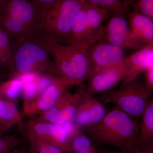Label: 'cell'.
<instances>
[{
	"mask_svg": "<svg viewBox=\"0 0 153 153\" xmlns=\"http://www.w3.org/2000/svg\"><path fill=\"white\" fill-rule=\"evenodd\" d=\"M106 43L123 49L138 50L144 45L135 36L123 16L115 15L106 26Z\"/></svg>",
	"mask_w": 153,
	"mask_h": 153,
	"instance_id": "cell-10",
	"label": "cell"
},
{
	"mask_svg": "<svg viewBox=\"0 0 153 153\" xmlns=\"http://www.w3.org/2000/svg\"><path fill=\"white\" fill-rule=\"evenodd\" d=\"M123 63L124 73L121 84L117 91L122 90L137 79L148 67L153 66V44L146 45L131 55L125 57Z\"/></svg>",
	"mask_w": 153,
	"mask_h": 153,
	"instance_id": "cell-11",
	"label": "cell"
},
{
	"mask_svg": "<svg viewBox=\"0 0 153 153\" xmlns=\"http://www.w3.org/2000/svg\"><path fill=\"white\" fill-rule=\"evenodd\" d=\"M128 24L135 36L144 45L153 44V20L138 12L128 14Z\"/></svg>",
	"mask_w": 153,
	"mask_h": 153,
	"instance_id": "cell-16",
	"label": "cell"
},
{
	"mask_svg": "<svg viewBox=\"0 0 153 153\" xmlns=\"http://www.w3.org/2000/svg\"><path fill=\"white\" fill-rule=\"evenodd\" d=\"M77 104V92L72 94L68 89L52 108L40 114L36 119L63 125L73 120Z\"/></svg>",
	"mask_w": 153,
	"mask_h": 153,
	"instance_id": "cell-14",
	"label": "cell"
},
{
	"mask_svg": "<svg viewBox=\"0 0 153 153\" xmlns=\"http://www.w3.org/2000/svg\"><path fill=\"white\" fill-rule=\"evenodd\" d=\"M43 9L32 0H4L0 3V28L11 41L41 33Z\"/></svg>",
	"mask_w": 153,
	"mask_h": 153,
	"instance_id": "cell-3",
	"label": "cell"
},
{
	"mask_svg": "<svg viewBox=\"0 0 153 153\" xmlns=\"http://www.w3.org/2000/svg\"><path fill=\"white\" fill-rule=\"evenodd\" d=\"M63 126L32 120L29 121L27 124V135L35 137L55 145L64 153H72L69 130Z\"/></svg>",
	"mask_w": 153,
	"mask_h": 153,
	"instance_id": "cell-8",
	"label": "cell"
},
{
	"mask_svg": "<svg viewBox=\"0 0 153 153\" xmlns=\"http://www.w3.org/2000/svg\"><path fill=\"white\" fill-rule=\"evenodd\" d=\"M123 1L124 3V8L127 7V6L128 5L129 1V0H123Z\"/></svg>",
	"mask_w": 153,
	"mask_h": 153,
	"instance_id": "cell-33",
	"label": "cell"
},
{
	"mask_svg": "<svg viewBox=\"0 0 153 153\" xmlns=\"http://www.w3.org/2000/svg\"><path fill=\"white\" fill-rule=\"evenodd\" d=\"M6 72H7V73L8 74H9L8 72L7 71H6V70L0 67V79H1V77L2 76L3 74H5Z\"/></svg>",
	"mask_w": 153,
	"mask_h": 153,
	"instance_id": "cell-31",
	"label": "cell"
},
{
	"mask_svg": "<svg viewBox=\"0 0 153 153\" xmlns=\"http://www.w3.org/2000/svg\"><path fill=\"white\" fill-rule=\"evenodd\" d=\"M52 42L42 33L11 41L13 63L10 78L32 73L60 78L50 55Z\"/></svg>",
	"mask_w": 153,
	"mask_h": 153,
	"instance_id": "cell-2",
	"label": "cell"
},
{
	"mask_svg": "<svg viewBox=\"0 0 153 153\" xmlns=\"http://www.w3.org/2000/svg\"><path fill=\"white\" fill-rule=\"evenodd\" d=\"M3 1H4V0H0V3L2 2Z\"/></svg>",
	"mask_w": 153,
	"mask_h": 153,
	"instance_id": "cell-34",
	"label": "cell"
},
{
	"mask_svg": "<svg viewBox=\"0 0 153 153\" xmlns=\"http://www.w3.org/2000/svg\"><path fill=\"white\" fill-rule=\"evenodd\" d=\"M37 5L44 9L54 4L59 0H32Z\"/></svg>",
	"mask_w": 153,
	"mask_h": 153,
	"instance_id": "cell-28",
	"label": "cell"
},
{
	"mask_svg": "<svg viewBox=\"0 0 153 153\" xmlns=\"http://www.w3.org/2000/svg\"><path fill=\"white\" fill-rule=\"evenodd\" d=\"M124 73L123 60L114 66L92 70L87 79L85 91L93 96L109 90L121 81Z\"/></svg>",
	"mask_w": 153,
	"mask_h": 153,
	"instance_id": "cell-12",
	"label": "cell"
},
{
	"mask_svg": "<svg viewBox=\"0 0 153 153\" xmlns=\"http://www.w3.org/2000/svg\"><path fill=\"white\" fill-rule=\"evenodd\" d=\"M144 85L151 92L153 91V66L148 67L144 72Z\"/></svg>",
	"mask_w": 153,
	"mask_h": 153,
	"instance_id": "cell-27",
	"label": "cell"
},
{
	"mask_svg": "<svg viewBox=\"0 0 153 153\" xmlns=\"http://www.w3.org/2000/svg\"><path fill=\"white\" fill-rule=\"evenodd\" d=\"M85 0H59L43 9L41 33L55 43L66 45L75 18Z\"/></svg>",
	"mask_w": 153,
	"mask_h": 153,
	"instance_id": "cell-5",
	"label": "cell"
},
{
	"mask_svg": "<svg viewBox=\"0 0 153 153\" xmlns=\"http://www.w3.org/2000/svg\"><path fill=\"white\" fill-rule=\"evenodd\" d=\"M134 118L115 106L98 123L81 130L96 146L125 152L137 144L139 123Z\"/></svg>",
	"mask_w": 153,
	"mask_h": 153,
	"instance_id": "cell-1",
	"label": "cell"
},
{
	"mask_svg": "<svg viewBox=\"0 0 153 153\" xmlns=\"http://www.w3.org/2000/svg\"><path fill=\"white\" fill-rule=\"evenodd\" d=\"M70 85L57 78L33 100L23 104L25 114L27 116L41 114L52 108Z\"/></svg>",
	"mask_w": 153,
	"mask_h": 153,
	"instance_id": "cell-13",
	"label": "cell"
},
{
	"mask_svg": "<svg viewBox=\"0 0 153 153\" xmlns=\"http://www.w3.org/2000/svg\"><path fill=\"white\" fill-rule=\"evenodd\" d=\"M50 55L58 76L70 86L87 80L92 70L86 49L53 41Z\"/></svg>",
	"mask_w": 153,
	"mask_h": 153,
	"instance_id": "cell-4",
	"label": "cell"
},
{
	"mask_svg": "<svg viewBox=\"0 0 153 153\" xmlns=\"http://www.w3.org/2000/svg\"><path fill=\"white\" fill-rule=\"evenodd\" d=\"M86 49L91 71L116 65L125 57L124 49L108 43L97 44Z\"/></svg>",
	"mask_w": 153,
	"mask_h": 153,
	"instance_id": "cell-15",
	"label": "cell"
},
{
	"mask_svg": "<svg viewBox=\"0 0 153 153\" xmlns=\"http://www.w3.org/2000/svg\"><path fill=\"white\" fill-rule=\"evenodd\" d=\"M76 92L77 107L71 122L82 128L93 125L102 120L106 114L104 105L88 93L85 89Z\"/></svg>",
	"mask_w": 153,
	"mask_h": 153,
	"instance_id": "cell-9",
	"label": "cell"
},
{
	"mask_svg": "<svg viewBox=\"0 0 153 153\" xmlns=\"http://www.w3.org/2000/svg\"><path fill=\"white\" fill-rule=\"evenodd\" d=\"M6 132L5 130L4 129L3 126H2V125L0 123V136L3 135V134L5 132Z\"/></svg>",
	"mask_w": 153,
	"mask_h": 153,
	"instance_id": "cell-30",
	"label": "cell"
},
{
	"mask_svg": "<svg viewBox=\"0 0 153 153\" xmlns=\"http://www.w3.org/2000/svg\"><path fill=\"white\" fill-rule=\"evenodd\" d=\"M22 139L15 135L0 136V153H12L17 149Z\"/></svg>",
	"mask_w": 153,
	"mask_h": 153,
	"instance_id": "cell-24",
	"label": "cell"
},
{
	"mask_svg": "<svg viewBox=\"0 0 153 153\" xmlns=\"http://www.w3.org/2000/svg\"><path fill=\"white\" fill-rule=\"evenodd\" d=\"M70 148L72 153H106L98 149L78 127L73 126L69 130Z\"/></svg>",
	"mask_w": 153,
	"mask_h": 153,
	"instance_id": "cell-17",
	"label": "cell"
},
{
	"mask_svg": "<svg viewBox=\"0 0 153 153\" xmlns=\"http://www.w3.org/2000/svg\"><path fill=\"white\" fill-rule=\"evenodd\" d=\"M152 92L140 80H136L120 91L108 92L105 103L113 102L116 107L133 117H141Z\"/></svg>",
	"mask_w": 153,
	"mask_h": 153,
	"instance_id": "cell-7",
	"label": "cell"
},
{
	"mask_svg": "<svg viewBox=\"0 0 153 153\" xmlns=\"http://www.w3.org/2000/svg\"><path fill=\"white\" fill-rule=\"evenodd\" d=\"M139 123V134L137 144L153 143V99L151 98L141 116Z\"/></svg>",
	"mask_w": 153,
	"mask_h": 153,
	"instance_id": "cell-19",
	"label": "cell"
},
{
	"mask_svg": "<svg viewBox=\"0 0 153 153\" xmlns=\"http://www.w3.org/2000/svg\"><path fill=\"white\" fill-rule=\"evenodd\" d=\"M12 153H26V152L24 150L20 149V150H16L15 151H14Z\"/></svg>",
	"mask_w": 153,
	"mask_h": 153,
	"instance_id": "cell-32",
	"label": "cell"
},
{
	"mask_svg": "<svg viewBox=\"0 0 153 153\" xmlns=\"http://www.w3.org/2000/svg\"><path fill=\"white\" fill-rule=\"evenodd\" d=\"M13 57L11 41L0 28V67L10 75L13 67Z\"/></svg>",
	"mask_w": 153,
	"mask_h": 153,
	"instance_id": "cell-20",
	"label": "cell"
},
{
	"mask_svg": "<svg viewBox=\"0 0 153 153\" xmlns=\"http://www.w3.org/2000/svg\"><path fill=\"white\" fill-rule=\"evenodd\" d=\"M23 83L19 77H12L0 83V98L15 101L22 95Z\"/></svg>",
	"mask_w": 153,
	"mask_h": 153,
	"instance_id": "cell-21",
	"label": "cell"
},
{
	"mask_svg": "<svg viewBox=\"0 0 153 153\" xmlns=\"http://www.w3.org/2000/svg\"><path fill=\"white\" fill-rule=\"evenodd\" d=\"M30 153H64L55 145L38 138L27 135Z\"/></svg>",
	"mask_w": 153,
	"mask_h": 153,
	"instance_id": "cell-22",
	"label": "cell"
},
{
	"mask_svg": "<svg viewBox=\"0 0 153 153\" xmlns=\"http://www.w3.org/2000/svg\"><path fill=\"white\" fill-rule=\"evenodd\" d=\"M122 153H153V143L136 144L127 152Z\"/></svg>",
	"mask_w": 153,
	"mask_h": 153,
	"instance_id": "cell-26",
	"label": "cell"
},
{
	"mask_svg": "<svg viewBox=\"0 0 153 153\" xmlns=\"http://www.w3.org/2000/svg\"><path fill=\"white\" fill-rule=\"evenodd\" d=\"M0 123L6 131L16 125L24 130L22 116L15 101L0 98Z\"/></svg>",
	"mask_w": 153,
	"mask_h": 153,
	"instance_id": "cell-18",
	"label": "cell"
},
{
	"mask_svg": "<svg viewBox=\"0 0 153 153\" xmlns=\"http://www.w3.org/2000/svg\"><path fill=\"white\" fill-rule=\"evenodd\" d=\"M128 5L133 6L135 12L153 20V0H129Z\"/></svg>",
	"mask_w": 153,
	"mask_h": 153,
	"instance_id": "cell-25",
	"label": "cell"
},
{
	"mask_svg": "<svg viewBox=\"0 0 153 153\" xmlns=\"http://www.w3.org/2000/svg\"><path fill=\"white\" fill-rule=\"evenodd\" d=\"M106 153H122L119 150H105Z\"/></svg>",
	"mask_w": 153,
	"mask_h": 153,
	"instance_id": "cell-29",
	"label": "cell"
},
{
	"mask_svg": "<svg viewBox=\"0 0 153 153\" xmlns=\"http://www.w3.org/2000/svg\"><path fill=\"white\" fill-rule=\"evenodd\" d=\"M109 13L85 3L75 18L66 45L87 49L96 43L106 33L102 24Z\"/></svg>",
	"mask_w": 153,
	"mask_h": 153,
	"instance_id": "cell-6",
	"label": "cell"
},
{
	"mask_svg": "<svg viewBox=\"0 0 153 153\" xmlns=\"http://www.w3.org/2000/svg\"><path fill=\"white\" fill-rule=\"evenodd\" d=\"M85 3L97 6L109 12L111 11L115 15L123 16L126 13L120 0H85Z\"/></svg>",
	"mask_w": 153,
	"mask_h": 153,
	"instance_id": "cell-23",
	"label": "cell"
}]
</instances>
